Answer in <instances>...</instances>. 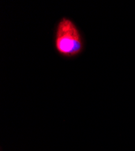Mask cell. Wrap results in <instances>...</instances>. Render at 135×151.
I'll use <instances>...</instances> for the list:
<instances>
[{"instance_id":"1","label":"cell","mask_w":135,"mask_h":151,"mask_svg":"<svg viewBox=\"0 0 135 151\" xmlns=\"http://www.w3.org/2000/svg\"><path fill=\"white\" fill-rule=\"evenodd\" d=\"M54 44L57 53L64 58H74L82 52L84 44L82 34L69 18L63 17L58 22L55 30Z\"/></svg>"}]
</instances>
